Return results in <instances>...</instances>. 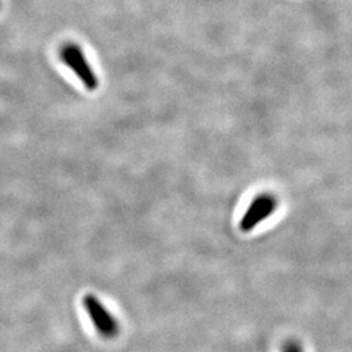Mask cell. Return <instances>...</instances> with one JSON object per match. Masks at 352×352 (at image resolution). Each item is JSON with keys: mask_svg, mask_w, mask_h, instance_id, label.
<instances>
[{"mask_svg": "<svg viewBox=\"0 0 352 352\" xmlns=\"http://www.w3.org/2000/svg\"><path fill=\"white\" fill-rule=\"evenodd\" d=\"M84 308L88 312L89 318L94 329L98 331L103 340H113L119 336L120 325L111 312L102 304L94 295H87L82 299Z\"/></svg>", "mask_w": 352, "mask_h": 352, "instance_id": "cell-1", "label": "cell"}, {"mask_svg": "<svg viewBox=\"0 0 352 352\" xmlns=\"http://www.w3.org/2000/svg\"><path fill=\"white\" fill-rule=\"evenodd\" d=\"M277 196L273 193H260L248 205L244 215L240 219L239 227L243 232H251L267 218H270L278 209Z\"/></svg>", "mask_w": 352, "mask_h": 352, "instance_id": "cell-2", "label": "cell"}, {"mask_svg": "<svg viewBox=\"0 0 352 352\" xmlns=\"http://www.w3.org/2000/svg\"><path fill=\"white\" fill-rule=\"evenodd\" d=\"M60 59L75 72V75L81 80L85 88L89 90L98 88V78L94 75L91 67L89 65L84 52L75 43L63 45L60 49Z\"/></svg>", "mask_w": 352, "mask_h": 352, "instance_id": "cell-3", "label": "cell"}, {"mask_svg": "<svg viewBox=\"0 0 352 352\" xmlns=\"http://www.w3.org/2000/svg\"><path fill=\"white\" fill-rule=\"evenodd\" d=\"M282 352H304L300 342L295 340H286L282 346Z\"/></svg>", "mask_w": 352, "mask_h": 352, "instance_id": "cell-4", "label": "cell"}]
</instances>
